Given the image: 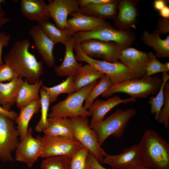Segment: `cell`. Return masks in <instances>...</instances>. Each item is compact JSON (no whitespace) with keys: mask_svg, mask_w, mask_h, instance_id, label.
I'll return each mask as SVG.
<instances>
[{"mask_svg":"<svg viewBox=\"0 0 169 169\" xmlns=\"http://www.w3.org/2000/svg\"><path fill=\"white\" fill-rule=\"evenodd\" d=\"M24 81L22 78L16 77L8 83H0V105L4 110L10 111L12 107L16 104Z\"/></svg>","mask_w":169,"mask_h":169,"instance_id":"obj_21","label":"cell"},{"mask_svg":"<svg viewBox=\"0 0 169 169\" xmlns=\"http://www.w3.org/2000/svg\"><path fill=\"white\" fill-rule=\"evenodd\" d=\"M139 2L138 0L119 1L117 13L113 19L118 29L136 28V18L139 14L137 5Z\"/></svg>","mask_w":169,"mask_h":169,"instance_id":"obj_17","label":"cell"},{"mask_svg":"<svg viewBox=\"0 0 169 169\" xmlns=\"http://www.w3.org/2000/svg\"><path fill=\"white\" fill-rule=\"evenodd\" d=\"M30 46L28 39L16 41L4 60L12 67L17 77H24L29 83L34 84L43 74V62L38 61L29 52Z\"/></svg>","mask_w":169,"mask_h":169,"instance_id":"obj_1","label":"cell"},{"mask_svg":"<svg viewBox=\"0 0 169 169\" xmlns=\"http://www.w3.org/2000/svg\"><path fill=\"white\" fill-rule=\"evenodd\" d=\"M164 107L161 110L158 120V123L163 124L164 127L169 129V83L167 82L164 89Z\"/></svg>","mask_w":169,"mask_h":169,"instance_id":"obj_36","label":"cell"},{"mask_svg":"<svg viewBox=\"0 0 169 169\" xmlns=\"http://www.w3.org/2000/svg\"><path fill=\"white\" fill-rule=\"evenodd\" d=\"M113 0H77L79 7L89 5L109 3Z\"/></svg>","mask_w":169,"mask_h":169,"instance_id":"obj_42","label":"cell"},{"mask_svg":"<svg viewBox=\"0 0 169 169\" xmlns=\"http://www.w3.org/2000/svg\"><path fill=\"white\" fill-rule=\"evenodd\" d=\"M136 113L135 109H118L105 120L95 124L90 123L89 126L97 134L98 143L101 146L111 135L116 138L121 137L127 123Z\"/></svg>","mask_w":169,"mask_h":169,"instance_id":"obj_4","label":"cell"},{"mask_svg":"<svg viewBox=\"0 0 169 169\" xmlns=\"http://www.w3.org/2000/svg\"><path fill=\"white\" fill-rule=\"evenodd\" d=\"M119 60L129 68L136 79L144 78L149 61L148 53L130 47L121 50Z\"/></svg>","mask_w":169,"mask_h":169,"instance_id":"obj_13","label":"cell"},{"mask_svg":"<svg viewBox=\"0 0 169 169\" xmlns=\"http://www.w3.org/2000/svg\"><path fill=\"white\" fill-rule=\"evenodd\" d=\"M41 88L49 95L50 103L54 102L61 94L66 93L69 95L75 92L73 76H68L64 81L55 86L50 87L42 85Z\"/></svg>","mask_w":169,"mask_h":169,"instance_id":"obj_30","label":"cell"},{"mask_svg":"<svg viewBox=\"0 0 169 169\" xmlns=\"http://www.w3.org/2000/svg\"><path fill=\"white\" fill-rule=\"evenodd\" d=\"M99 81L98 80L95 81L53 106L48 117L64 118L91 116L89 111L84 108L83 103L88 93Z\"/></svg>","mask_w":169,"mask_h":169,"instance_id":"obj_5","label":"cell"},{"mask_svg":"<svg viewBox=\"0 0 169 169\" xmlns=\"http://www.w3.org/2000/svg\"><path fill=\"white\" fill-rule=\"evenodd\" d=\"M0 113L5 115L15 121L18 115L13 111H7L4 110L0 105Z\"/></svg>","mask_w":169,"mask_h":169,"instance_id":"obj_43","label":"cell"},{"mask_svg":"<svg viewBox=\"0 0 169 169\" xmlns=\"http://www.w3.org/2000/svg\"><path fill=\"white\" fill-rule=\"evenodd\" d=\"M75 43L72 37L65 45V54L64 60L59 66H55L54 71L59 76H74L77 73L83 66L76 60L74 53Z\"/></svg>","mask_w":169,"mask_h":169,"instance_id":"obj_22","label":"cell"},{"mask_svg":"<svg viewBox=\"0 0 169 169\" xmlns=\"http://www.w3.org/2000/svg\"><path fill=\"white\" fill-rule=\"evenodd\" d=\"M163 0H156L154 1V8L157 10H160L165 6H166V3Z\"/></svg>","mask_w":169,"mask_h":169,"instance_id":"obj_45","label":"cell"},{"mask_svg":"<svg viewBox=\"0 0 169 169\" xmlns=\"http://www.w3.org/2000/svg\"><path fill=\"white\" fill-rule=\"evenodd\" d=\"M138 145L139 164L149 168L169 169V144L157 132L146 130Z\"/></svg>","mask_w":169,"mask_h":169,"instance_id":"obj_2","label":"cell"},{"mask_svg":"<svg viewBox=\"0 0 169 169\" xmlns=\"http://www.w3.org/2000/svg\"><path fill=\"white\" fill-rule=\"evenodd\" d=\"M118 0L99 4L89 5L79 7V13L84 15L102 18L113 19L118 11Z\"/></svg>","mask_w":169,"mask_h":169,"instance_id":"obj_24","label":"cell"},{"mask_svg":"<svg viewBox=\"0 0 169 169\" xmlns=\"http://www.w3.org/2000/svg\"><path fill=\"white\" fill-rule=\"evenodd\" d=\"M48 9L57 28L64 30L68 27V16L79 12V7L77 0H54L48 4Z\"/></svg>","mask_w":169,"mask_h":169,"instance_id":"obj_14","label":"cell"},{"mask_svg":"<svg viewBox=\"0 0 169 169\" xmlns=\"http://www.w3.org/2000/svg\"><path fill=\"white\" fill-rule=\"evenodd\" d=\"M72 39L74 43L91 39L114 42L123 49L130 47L135 40V36L129 29H117L109 24L94 31L77 33L73 35Z\"/></svg>","mask_w":169,"mask_h":169,"instance_id":"obj_7","label":"cell"},{"mask_svg":"<svg viewBox=\"0 0 169 169\" xmlns=\"http://www.w3.org/2000/svg\"><path fill=\"white\" fill-rule=\"evenodd\" d=\"M40 157L66 156L73 157L83 147L75 138L53 136L44 134L42 137Z\"/></svg>","mask_w":169,"mask_h":169,"instance_id":"obj_9","label":"cell"},{"mask_svg":"<svg viewBox=\"0 0 169 169\" xmlns=\"http://www.w3.org/2000/svg\"><path fill=\"white\" fill-rule=\"evenodd\" d=\"M17 77L12 67L8 64L5 63L0 65V83L10 81Z\"/></svg>","mask_w":169,"mask_h":169,"instance_id":"obj_38","label":"cell"},{"mask_svg":"<svg viewBox=\"0 0 169 169\" xmlns=\"http://www.w3.org/2000/svg\"><path fill=\"white\" fill-rule=\"evenodd\" d=\"M74 49L75 57L77 61L85 62L96 70L107 75L112 84L127 80L136 79L129 68L119 61L111 63L90 58L82 50L80 43H75Z\"/></svg>","mask_w":169,"mask_h":169,"instance_id":"obj_6","label":"cell"},{"mask_svg":"<svg viewBox=\"0 0 169 169\" xmlns=\"http://www.w3.org/2000/svg\"><path fill=\"white\" fill-rule=\"evenodd\" d=\"M165 66L167 68H169V62H167L165 64H164Z\"/></svg>","mask_w":169,"mask_h":169,"instance_id":"obj_49","label":"cell"},{"mask_svg":"<svg viewBox=\"0 0 169 169\" xmlns=\"http://www.w3.org/2000/svg\"><path fill=\"white\" fill-rule=\"evenodd\" d=\"M41 115L40 119L35 126L36 131L40 133L48 126V112L50 103V97L43 89L40 90Z\"/></svg>","mask_w":169,"mask_h":169,"instance_id":"obj_31","label":"cell"},{"mask_svg":"<svg viewBox=\"0 0 169 169\" xmlns=\"http://www.w3.org/2000/svg\"><path fill=\"white\" fill-rule=\"evenodd\" d=\"M42 137L33 136V129L29 127L25 135L20 140L15 150L16 161L26 163L28 168H32L40 157L42 144Z\"/></svg>","mask_w":169,"mask_h":169,"instance_id":"obj_12","label":"cell"},{"mask_svg":"<svg viewBox=\"0 0 169 169\" xmlns=\"http://www.w3.org/2000/svg\"><path fill=\"white\" fill-rule=\"evenodd\" d=\"M162 82V79L155 75L145 79L127 80L112 84L101 96L107 98L116 93H124L136 98H147L156 94Z\"/></svg>","mask_w":169,"mask_h":169,"instance_id":"obj_3","label":"cell"},{"mask_svg":"<svg viewBox=\"0 0 169 169\" xmlns=\"http://www.w3.org/2000/svg\"><path fill=\"white\" fill-rule=\"evenodd\" d=\"M86 160L90 169H107L103 166L95 156L89 151Z\"/></svg>","mask_w":169,"mask_h":169,"instance_id":"obj_41","label":"cell"},{"mask_svg":"<svg viewBox=\"0 0 169 169\" xmlns=\"http://www.w3.org/2000/svg\"><path fill=\"white\" fill-rule=\"evenodd\" d=\"M89 151L82 148L72 158L70 169H90L87 162Z\"/></svg>","mask_w":169,"mask_h":169,"instance_id":"obj_37","label":"cell"},{"mask_svg":"<svg viewBox=\"0 0 169 169\" xmlns=\"http://www.w3.org/2000/svg\"><path fill=\"white\" fill-rule=\"evenodd\" d=\"M72 157L66 156H54L46 157L41 164V169H70Z\"/></svg>","mask_w":169,"mask_h":169,"instance_id":"obj_34","label":"cell"},{"mask_svg":"<svg viewBox=\"0 0 169 169\" xmlns=\"http://www.w3.org/2000/svg\"><path fill=\"white\" fill-rule=\"evenodd\" d=\"M133 169H151L145 167L141 164L139 163L137 164Z\"/></svg>","mask_w":169,"mask_h":169,"instance_id":"obj_47","label":"cell"},{"mask_svg":"<svg viewBox=\"0 0 169 169\" xmlns=\"http://www.w3.org/2000/svg\"><path fill=\"white\" fill-rule=\"evenodd\" d=\"M160 15L165 18H169V7L167 6H165L159 11Z\"/></svg>","mask_w":169,"mask_h":169,"instance_id":"obj_46","label":"cell"},{"mask_svg":"<svg viewBox=\"0 0 169 169\" xmlns=\"http://www.w3.org/2000/svg\"><path fill=\"white\" fill-rule=\"evenodd\" d=\"M80 46L84 53L89 57L111 63L118 61L122 50L115 42L95 39L84 41L80 43Z\"/></svg>","mask_w":169,"mask_h":169,"instance_id":"obj_11","label":"cell"},{"mask_svg":"<svg viewBox=\"0 0 169 169\" xmlns=\"http://www.w3.org/2000/svg\"><path fill=\"white\" fill-rule=\"evenodd\" d=\"M105 74L88 64L73 76L75 92L100 79Z\"/></svg>","mask_w":169,"mask_h":169,"instance_id":"obj_28","label":"cell"},{"mask_svg":"<svg viewBox=\"0 0 169 169\" xmlns=\"http://www.w3.org/2000/svg\"><path fill=\"white\" fill-rule=\"evenodd\" d=\"M29 33L32 38L35 48L42 56L43 62L49 67L55 66L53 51L56 44L46 36L38 24L32 27Z\"/></svg>","mask_w":169,"mask_h":169,"instance_id":"obj_15","label":"cell"},{"mask_svg":"<svg viewBox=\"0 0 169 169\" xmlns=\"http://www.w3.org/2000/svg\"><path fill=\"white\" fill-rule=\"evenodd\" d=\"M20 5L22 14L30 21L39 24L50 18L48 5L43 0H21Z\"/></svg>","mask_w":169,"mask_h":169,"instance_id":"obj_20","label":"cell"},{"mask_svg":"<svg viewBox=\"0 0 169 169\" xmlns=\"http://www.w3.org/2000/svg\"><path fill=\"white\" fill-rule=\"evenodd\" d=\"M48 126L43 132L44 134L75 138L69 118L48 119Z\"/></svg>","mask_w":169,"mask_h":169,"instance_id":"obj_26","label":"cell"},{"mask_svg":"<svg viewBox=\"0 0 169 169\" xmlns=\"http://www.w3.org/2000/svg\"><path fill=\"white\" fill-rule=\"evenodd\" d=\"M14 122L0 113V159L3 162L13 161L12 153L19 142V135Z\"/></svg>","mask_w":169,"mask_h":169,"instance_id":"obj_10","label":"cell"},{"mask_svg":"<svg viewBox=\"0 0 169 169\" xmlns=\"http://www.w3.org/2000/svg\"><path fill=\"white\" fill-rule=\"evenodd\" d=\"M70 15L72 17L67 19L68 27L65 30L72 35L79 32L94 31L110 24L104 19L84 15L79 12Z\"/></svg>","mask_w":169,"mask_h":169,"instance_id":"obj_16","label":"cell"},{"mask_svg":"<svg viewBox=\"0 0 169 169\" xmlns=\"http://www.w3.org/2000/svg\"><path fill=\"white\" fill-rule=\"evenodd\" d=\"M87 117L79 116L69 118L74 136L83 147L95 156L101 164H102L106 153L98 143L96 132L90 127Z\"/></svg>","mask_w":169,"mask_h":169,"instance_id":"obj_8","label":"cell"},{"mask_svg":"<svg viewBox=\"0 0 169 169\" xmlns=\"http://www.w3.org/2000/svg\"><path fill=\"white\" fill-rule=\"evenodd\" d=\"M156 29L160 33L166 34L169 32V18H162L158 21Z\"/></svg>","mask_w":169,"mask_h":169,"instance_id":"obj_40","label":"cell"},{"mask_svg":"<svg viewBox=\"0 0 169 169\" xmlns=\"http://www.w3.org/2000/svg\"><path fill=\"white\" fill-rule=\"evenodd\" d=\"M112 84L110 78L107 75L104 74L103 76L100 78V81L86 96L84 106L85 109L86 110L89 109L95 100L109 89Z\"/></svg>","mask_w":169,"mask_h":169,"instance_id":"obj_32","label":"cell"},{"mask_svg":"<svg viewBox=\"0 0 169 169\" xmlns=\"http://www.w3.org/2000/svg\"><path fill=\"white\" fill-rule=\"evenodd\" d=\"M43 83L42 80H40L34 84H31L25 79L18 94L16 102L17 107L20 108L33 100L40 99L39 93Z\"/></svg>","mask_w":169,"mask_h":169,"instance_id":"obj_27","label":"cell"},{"mask_svg":"<svg viewBox=\"0 0 169 169\" xmlns=\"http://www.w3.org/2000/svg\"><path fill=\"white\" fill-rule=\"evenodd\" d=\"M104 163L114 169H133L139 163L138 144L125 149L120 154L112 155L106 154Z\"/></svg>","mask_w":169,"mask_h":169,"instance_id":"obj_18","label":"cell"},{"mask_svg":"<svg viewBox=\"0 0 169 169\" xmlns=\"http://www.w3.org/2000/svg\"><path fill=\"white\" fill-rule=\"evenodd\" d=\"M5 3V0H0V9H2L1 7V4L3 3Z\"/></svg>","mask_w":169,"mask_h":169,"instance_id":"obj_48","label":"cell"},{"mask_svg":"<svg viewBox=\"0 0 169 169\" xmlns=\"http://www.w3.org/2000/svg\"><path fill=\"white\" fill-rule=\"evenodd\" d=\"M167 72H162V83L156 96H151L148 101L151 105V113L155 114L154 118L158 120L161 108L164 104V89L165 84L169 78Z\"/></svg>","mask_w":169,"mask_h":169,"instance_id":"obj_33","label":"cell"},{"mask_svg":"<svg viewBox=\"0 0 169 169\" xmlns=\"http://www.w3.org/2000/svg\"><path fill=\"white\" fill-rule=\"evenodd\" d=\"M6 13L2 9H0V29L4 24L9 22L11 18L5 17Z\"/></svg>","mask_w":169,"mask_h":169,"instance_id":"obj_44","label":"cell"},{"mask_svg":"<svg viewBox=\"0 0 169 169\" xmlns=\"http://www.w3.org/2000/svg\"><path fill=\"white\" fill-rule=\"evenodd\" d=\"M160 33L156 29L150 33L145 31L141 39L146 45L152 47L156 52L155 55L158 58L169 57V36L162 39Z\"/></svg>","mask_w":169,"mask_h":169,"instance_id":"obj_23","label":"cell"},{"mask_svg":"<svg viewBox=\"0 0 169 169\" xmlns=\"http://www.w3.org/2000/svg\"><path fill=\"white\" fill-rule=\"evenodd\" d=\"M38 24L46 36L55 44L60 43L65 45L73 36L65 30L59 29L54 23L49 20Z\"/></svg>","mask_w":169,"mask_h":169,"instance_id":"obj_29","label":"cell"},{"mask_svg":"<svg viewBox=\"0 0 169 169\" xmlns=\"http://www.w3.org/2000/svg\"><path fill=\"white\" fill-rule=\"evenodd\" d=\"M148 54L149 61L146 68V74L143 79H145L158 73L169 71V68L160 62L153 52H150Z\"/></svg>","mask_w":169,"mask_h":169,"instance_id":"obj_35","label":"cell"},{"mask_svg":"<svg viewBox=\"0 0 169 169\" xmlns=\"http://www.w3.org/2000/svg\"><path fill=\"white\" fill-rule=\"evenodd\" d=\"M136 101V98L134 97L122 99L120 97L116 95L110 97L106 100H96L89 109L88 111L92 116L90 123L94 124L102 121L107 112L120 104H126Z\"/></svg>","mask_w":169,"mask_h":169,"instance_id":"obj_19","label":"cell"},{"mask_svg":"<svg viewBox=\"0 0 169 169\" xmlns=\"http://www.w3.org/2000/svg\"><path fill=\"white\" fill-rule=\"evenodd\" d=\"M40 108V99L33 100L26 105L20 108L19 114L15 121L17 125L20 140L23 139L28 128L29 121L35 114L38 113Z\"/></svg>","mask_w":169,"mask_h":169,"instance_id":"obj_25","label":"cell"},{"mask_svg":"<svg viewBox=\"0 0 169 169\" xmlns=\"http://www.w3.org/2000/svg\"><path fill=\"white\" fill-rule=\"evenodd\" d=\"M11 38V37L10 34H7L3 32H0V65L4 64L2 59L3 49L8 45Z\"/></svg>","mask_w":169,"mask_h":169,"instance_id":"obj_39","label":"cell"}]
</instances>
